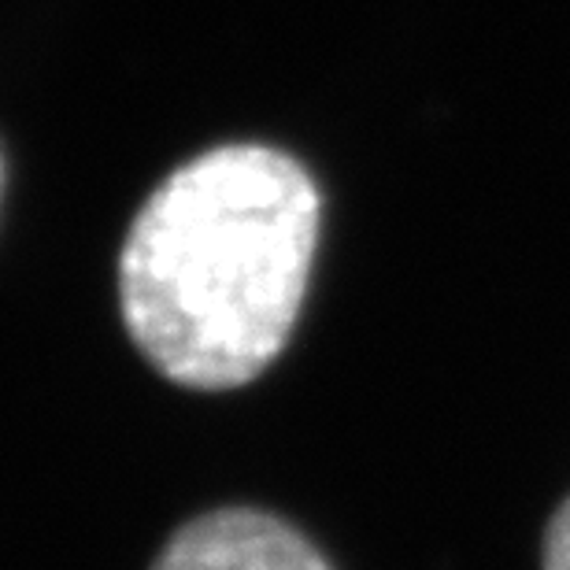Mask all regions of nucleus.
<instances>
[{
	"instance_id": "f257e3e1",
	"label": "nucleus",
	"mask_w": 570,
	"mask_h": 570,
	"mask_svg": "<svg viewBox=\"0 0 570 570\" xmlns=\"http://www.w3.org/2000/svg\"><path fill=\"white\" fill-rule=\"evenodd\" d=\"M323 200L293 156L223 145L145 200L119 259L122 318L170 382L237 390L289 341Z\"/></svg>"
},
{
	"instance_id": "7ed1b4c3",
	"label": "nucleus",
	"mask_w": 570,
	"mask_h": 570,
	"mask_svg": "<svg viewBox=\"0 0 570 570\" xmlns=\"http://www.w3.org/2000/svg\"><path fill=\"white\" fill-rule=\"evenodd\" d=\"M544 570H570V497L556 508L544 530Z\"/></svg>"
},
{
	"instance_id": "f03ea898",
	"label": "nucleus",
	"mask_w": 570,
	"mask_h": 570,
	"mask_svg": "<svg viewBox=\"0 0 570 570\" xmlns=\"http://www.w3.org/2000/svg\"><path fill=\"white\" fill-rule=\"evenodd\" d=\"M153 570H334L326 556L278 515L226 508L186 522Z\"/></svg>"
}]
</instances>
